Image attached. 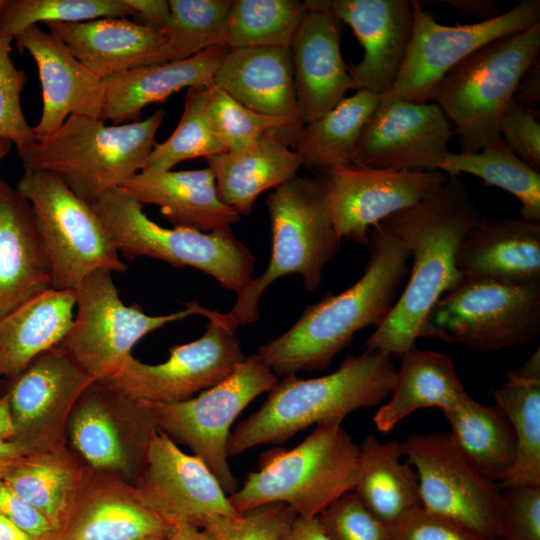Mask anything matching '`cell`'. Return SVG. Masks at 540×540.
<instances>
[{
	"label": "cell",
	"instance_id": "cell-1",
	"mask_svg": "<svg viewBox=\"0 0 540 540\" xmlns=\"http://www.w3.org/2000/svg\"><path fill=\"white\" fill-rule=\"evenodd\" d=\"M369 259L361 278L345 291L310 305L282 335L261 345L257 355L277 376L324 371L356 332L379 327L389 315L409 274L410 251L384 222L369 232Z\"/></svg>",
	"mask_w": 540,
	"mask_h": 540
},
{
	"label": "cell",
	"instance_id": "cell-5",
	"mask_svg": "<svg viewBox=\"0 0 540 540\" xmlns=\"http://www.w3.org/2000/svg\"><path fill=\"white\" fill-rule=\"evenodd\" d=\"M266 206L272 231L271 257L266 270L252 278L237 294L233 308L223 313L234 329L258 320L260 297L284 275H301L304 287L315 291L324 266L340 246L327 193L316 177L293 176L274 188Z\"/></svg>",
	"mask_w": 540,
	"mask_h": 540
},
{
	"label": "cell",
	"instance_id": "cell-60",
	"mask_svg": "<svg viewBox=\"0 0 540 540\" xmlns=\"http://www.w3.org/2000/svg\"><path fill=\"white\" fill-rule=\"evenodd\" d=\"M12 145L13 144L10 141L0 138V162L9 153Z\"/></svg>",
	"mask_w": 540,
	"mask_h": 540
},
{
	"label": "cell",
	"instance_id": "cell-31",
	"mask_svg": "<svg viewBox=\"0 0 540 540\" xmlns=\"http://www.w3.org/2000/svg\"><path fill=\"white\" fill-rule=\"evenodd\" d=\"M221 202L249 215L258 196L296 175L302 162L277 132H269L237 152L205 158Z\"/></svg>",
	"mask_w": 540,
	"mask_h": 540
},
{
	"label": "cell",
	"instance_id": "cell-4",
	"mask_svg": "<svg viewBox=\"0 0 540 540\" xmlns=\"http://www.w3.org/2000/svg\"><path fill=\"white\" fill-rule=\"evenodd\" d=\"M164 116L157 110L141 121L108 126L101 119L70 115L19 157L24 171L54 174L91 203L142 171Z\"/></svg>",
	"mask_w": 540,
	"mask_h": 540
},
{
	"label": "cell",
	"instance_id": "cell-37",
	"mask_svg": "<svg viewBox=\"0 0 540 540\" xmlns=\"http://www.w3.org/2000/svg\"><path fill=\"white\" fill-rule=\"evenodd\" d=\"M442 413L462 453L484 476L500 485L516 459L515 436L504 414L496 406L484 405L470 396Z\"/></svg>",
	"mask_w": 540,
	"mask_h": 540
},
{
	"label": "cell",
	"instance_id": "cell-2",
	"mask_svg": "<svg viewBox=\"0 0 540 540\" xmlns=\"http://www.w3.org/2000/svg\"><path fill=\"white\" fill-rule=\"evenodd\" d=\"M481 218L464 184L448 177L432 196L382 221L405 242L412 266L406 287L365 350L400 359L415 348L432 306L462 281L455 265L457 247Z\"/></svg>",
	"mask_w": 540,
	"mask_h": 540
},
{
	"label": "cell",
	"instance_id": "cell-6",
	"mask_svg": "<svg viewBox=\"0 0 540 540\" xmlns=\"http://www.w3.org/2000/svg\"><path fill=\"white\" fill-rule=\"evenodd\" d=\"M360 446L341 424L324 423L291 450L263 453L229 501L238 514L269 503H284L297 516L316 517L330 503L352 492Z\"/></svg>",
	"mask_w": 540,
	"mask_h": 540
},
{
	"label": "cell",
	"instance_id": "cell-40",
	"mask_svg": "<svg viewBox=\"0 0 540 540\" xmlns=\"http://www.w3.org/2000/svg\"><path fill=\"white\" fill-rule=\"evenodd\" d=\"M306 13L304 1L234 0L225 44L230 50L290 47Z\"/></svg>",
	"mask_w": 540,
	"mask_h": 540
},
{
	"label": "cell",
	"instance_id": "cell-33",
	"mask_svg": "<svg viewBox=\"0 0 540 540\" xmlns=\"http://www.w3.org/2000/svg\"><path fill=\"white\" fill-rule=\"evenodd\" d=\"M401 442H380L373 435L360 445L357 479L353 489L365 508L392 528L422 507L418 475L402 462Z\"/></svg>",
	"mask_w": 540,
	"mask_h": 540
},
{
	"label": "cell",
	"instance_id": "cell-27",
	"mask_svg": "<svg viewBox=\"0 0 540 540\" xmlns=\"http://www.w3.org/2000/svg\"><path fill=\"white\" fill-rule=\"evenodd\" d=\"M142 205L160 207L173 227L204 233L225 231L240 215L218 197L210 168L140 171L120 187Z\"/></svg>",
	"mask_w": 540,
	"mask_h": 540
},
{
	"label": "cell",
	"instance_id": "cell-49",
	"mask_svg": "<svg viewBox=\"0 0 540 540\" xmlns=\"http://www.w3.org/2000/svg\"><path fill=\"white\" fill-rule=\"evenodd\" d=\"M390 530L392 540H493L463 522L423 507Z\"/></svg>",
	"mask_w": 540,
	"mask_h": 540
},
{
	"label": "cell",
	"instance_id": "cell-50",
	"mask_svg": "<svg viewBox=\"0 0 540 540\" xmlns=\"http://www.w3.org/2000/svg\"><path fill=\"white\" fill-rule=\"evenodd\" d=\"M499 133L521 160L540 173V123L536 111L512 101L501 118Z\"/></svg>",
	"mask_w": 540,
	"mask_h": 540
},
{
	"label": "cell",
	"instance_id": "cell-36",
	"mask_svg": "<svg viewBox=\"0 0 540 540\" xmlns=\"http://www.w3.org/2000/svg\"><path fill=\"white\" fill-rule=\"evenodd\" d=\"M490 394L516 440L514 466L500 486H540V348Z\"/></svg>",
	"mask_w": 540,
	"mask_h": 540
},
{
	"label": "cell",
	"instance_id": "cell-59",
	"mask_svg": "<svg viewBox=\"0 0 540 540\" xmlns=\"http://www.w3.org/2000/svg\"><path fill=\"white\" fill-rule=\"evenodd\" d=\"M0 540H37L0 514Z\"/></svg>",
	"mask_w": 540,
	"mask_h": 540
},
{
	"label": "cell",
	"instance_id": "cell-39",
	"mask_svg": "<svg viewBox=\"0 0 540 540\" xmlns=\"http://www.w3.org/2000/svg\"><path fill=\"white\" fill-rule=\"evenodd\" d=\"M438 170L448 177L470 174L507 191L520 202L521 218L540 222V173L521 160L502 138L476 153L449 152Z\"/></svg>",
	"mask_w": 540,
	"mask_h": 540
},
{
	"label": "cell",
	"instance_id": "cell-54",
	"mask_svg": "<svg viewBox=\"0 0 540 540\" xmlns=\"http://www.w3.org/2000/svg\"><path fill=\"white\" fill-rule=\"evenodd\" d=\"M279 540H328L317 517L297 516Z\"/></svg>",
	"mask_w": 540,
	"mask_h": 540
},
{
	"label": "cell",
	"instance_id": "cell-9",
	"mask_svg": "<svg viewBox=\"0 0 540 540\" xmlns=\"http://www.w3.org/2000/svg\"><path fill=\"white\" fill-rule=\"evenodd\" d=\"M539 334L540 282L465 278L432 306L418 338L493 352L527 344Z\"/></svg>",
	"mask_w": 540,
	"mask_h": 540
},
{
	"label": "cell",
	"instance_id": "cell-62",
	"mask_svg": "<svg viewBox=\"0 0 540 540\" xmlns=\"http://www.w3.org/2000/svg\"><path fill=\"white\" fill-rule=\"evenodd\" d=\"M3 3H4V0H0V8L3 5Z\"/></svg>",
	"mask_w": 540,
	"mask_h": 540
},
{
	"label": "cell",
	"instance_id": "cell-10",
	"mask_svg": "<svg viewBox=\"0 0 540 540\" xmlns=\"http://www.w3.org/2000/svg\"><path fill=\"white\" fill-rule=\"evenodd\" d=\"M16 190L30 205L51 275V287L75 291L92 272L127 265L90 203L54 174L24 171Z\"/></svg>",
	"mask_w": 540,
	"mask_h": 540
},
{
	"label": "cell",
	"instance_id": "cell-24",
	"mask_svg": "<svg viewBox=\"0 0 540 540\" xmlns=\"http://www.w3.org/2000/svg\"><path fill=\"white\" fill-rule=\"evenodd\" d=\"M174 528L141 503L132 485L88 467L55 540H142Z\"/></svg>",
	"mask_w": 540,
	"mask_h": 540
},
{
	"label": "cell",
	"instance_id": "cell-55",
	"mask_svg": "<svg viewBox=\"0 0 540 540\" xmlns=\"http://www.w3.org/2000/svg\"><path fill=\"white\" fill-rule=\"evenodd\" d=\"M454 7L460 13L480 18V21L494 18L500 14L492 0H445L441 1Z\"/></svg>",
	"mask_w": 540,
	"mask_h": 540
},
{
	"label": "cell",
	"instance_id": "cell-7",
	"mask_svg": "<svg viewBox=\"0 0 540 540\" xmlns=\"http://www.w3.org/2000/svg\"><path fill=\"white\" fill-rule=\"evenodd\" d=\"M539 54L540 22L482 46L442 79L432 101L453 123L461 152L476 153L501 139V118Z\"/></svg>",
	"mask_w": 540,
	"mask_h": 540
},
{
	"label": "cell",
	"instance_id": "cell-56",
	"mask_svg": "<svg viewBox=\"0 0 540 540\" xmlns=\"http://www.w3.org/2000/svg\"><path fill=\"white\" fill-rule=\"evenodd\" d=\"M15 427L8 394L0 396V443H11L14 439Z\"/></svg>",
	"mask_w": 540,
	"mask_h": 540
},
{
	"label": "cell",
	"instance_id": "cell-16",
	"mask_svg": "<svg viewBox=\"0 0 540 540\" xmlns=\"http://www.w3.org/2000/svg\"><path fill=\"white\" fill-rule=\"evenodd\" d=\"M401 447L417 472L424 509L498 539L500 485L467 459L449 432L412 434Z\"/></svg>",
	"mask_w": 540,
	"mask_h": 540
},
{
	"label": "cell",
	"instance_id": "cell-43",
	"mask_svg": "<svg viewBox=\"0 0 540 540\" xmlns=\"http://www.w3.org/2000/svg\"><path fill=\"white\" fill-rule=\"evenodd\" d=\"M208 115L226 152H237L269 132H277L294 147L304 126L301 121L258 113L213 84L209 86Z\"/></svg>",
	"mask_w": 540,
	"mask_h": 540
},
{
	"label": "cell",
	"instance_id": "cell-46",
	"mask_svg": "<svg viewBox=\"0 0 540 540\" xmlns=\"http://www.w3.org/2000/svg\"><path fill=\"white\" fill-rule=\"evenodd\" d=\"M12 41L0 34V138L10 141L21 154L36 139L21 107L20 96L27 75L14 65L10 57Z\"/></svg>",
	"mask_w": 540,
	"mask_h": 540
},
{
	"label": "cell",
	"instance_id": "cell-25",
	"mask_svg": "<svg viewBox=\"0 0 540 540\" xmlns=\"http://www.w3.org/2000/svg\"><path fill=\"white\" fill-rule=\"evenodd\" d=\"M46 25L80 62L102 79L135 68L166 63L165 32L141 22L106 17Z\"/></svg>",
	"mask_w": 540,
	"mask_h": 540
},
{
	"label": "cell",
	"instance_id": "cell-17",
	"mask_svg": "<svg viewBox=\"0 0 540 540\" xmlns=\"http://www.w3.org/2000/svg\"><path fill=\"white\" fill-rule=\"evenodd\" d=\"M323 185L336 233L368 246L369 228L432 196L448 180L439 171H394L349 163L315 176Z\"/></svg>",
	"mask_w": 540,
	"mask_h": 540
},
{
	"label": "cell",
	"instance_id": "cell-32",
	"mask_svg": "<svg viewBox=\"0 0 540 540\" xmlns=\"http://www.w3.org/2000/svg\"><path fill=\"white\" fill-rule=\"evenodd\" d=\"M76 293L46 289L0 318V379L19 374L62 343L74 318Z\"/></svg>",
	"mask_w": 540,
	"mask_h": 540
},
{
	"label": "cell",
	"instance_id": "cell-15",
	"mask_svg": "<svg viewBox=\"0 0 540 540\" xmlns=\"http://www.w3.org/2000/svg\"><path fill=\"white\" fill-rule=\"evenodd\" d=\"M208 319L204 334L192 342L169 348V358L146 364L132 355L107 381L128 397L148 404H171L209 389L234 372L246 356L236 329L223 313L203 307Z\"/></svg>",
	"mask_w": 540,
	"mask_h": 540
},
{
	"label": "cell",
	"instance_id": "cell-51",
	"mask_svg": "<svg viewBox=\"0 0 540 540\" xmlns=\"http://www.w3.org/2000/svg\"><path fill=\"white\" fill-rule=\"evenodd\" d=\"M0 514L37 540H55L57 531L32 505L0 479Z\"/></svg>",
	"mask_w": 540,
	"mask_h": 540
},
{
	"label": "cell",
	"instance_id": "cell-12",
	"mask_svg": "<svg viewBox=\"0 0 540 540\" xmlns=\"http://www.w3.org/2000/svg\"><path fill=\"white\" fill-rule=\"evenodd\" d=\"M278 377L257 354L250 355L232 374L197 397L171 404H150L158 429L176 444L189 447L211 470L230 496L239 488L226 454L230 428L241 411L268 392Z\"/></svg>",
	"mask_w": 540,
	"mask_h": 540
},
{
	"label": "cell",
	"instance_id": "cell-26",
	"mask_svg": "<svg viewBox=\"0 0 540 540\" xmlns=\"http://www.w3.org/2000/svg\"><path fill=\"white\" fill-rule=\"evenodd\" d=\"M455 265L463 279L540 282V222L482 217L462 237Z\"/></svg>",
	"mask_w": 540,
	"mask_h": 540
},
{
	"label": "cell",
	"instance_id": "cell-3",
	"mask_svg": "<svg viewBox=\"0 0 540 540\" xmlns=\"http://www.w3.org/2000/svg\"><path fill=\"white\" fill-rule=\"evenodd\" d=\"M396 379L392 357L367 350L347 356L336 371L325 376L284 377L268 391L262 406L230 433L227 457L258 445L282 444L313 424H341L352 411L385 400Z\"/></svg>",
	"mask_w": 540,
	"mask_h": 540
},
{
	"label": "cell",
	"instance_id": "cell-28",
	"mask_svg": "<svg viewBox=\"0 0 540 540\" xmlns=\"http://www.w3.org/2000/svg\"><path fill=\"white\" fill-rule=\"evenodd\" d=\"M230 49L207 48L186 59L135 68L104 79L105 101L101 120L115 125L136 122L142 109L164 102L187 88L207 87Z\"/></svg>",
	"mask_w": 540,
	"mask_h": 540
},
{
	"label": "cell",
	"instance_id": "cell-23",
	"mask_svg": "<svg viewBox=\"0 0 540 540\" xmlns=\"http://www.w3.org/2000/svg\"><path fill=\"white\" fill-rule=\"evenodd\" d=\"M307 13L290 50L297 114L306 124L335 107L353 89L340 51L343 22L320 0H306Z\"/></svg>",
	"mask_w": 540,
	"mask_h": 540
},
{
	"label": "cell",
	"instance_id": "cell-22",
	"mask_svg": "<svg viewBox=\"0 0 540 540\" xmlns=\"http://www.w3.org/2000/svg\"><path fill=\"white\" fill-rule=\"evenodd\" d=\"M20 53L34 59L42 88V113L33 133L36 141L54 134L70 115L101 119L104 79L91 72L55 35L32 26L13 39Z\"/></svg>",
	"mask_w": 540,
	"mask_h": 540
},
{
	"label": "cell",
	"instance_id": "cell-42",
	"mask_svg": "<svg viewBox=\"0 0 540 540\" xmlns=\"http://www.w3.org/2000/svg\"><path fill=\"white\" fill-rule=\"evenodd\" d=\"M208 92L209 86L188 89L176 129L167 140L155 143L142 171H168L184 160L226 152L208 115Z\"/></svg>",
	"mask_w": 540,
	"mask_h": 540
},
{
	"label": "cell",
	"instance_id": "cell-21",
	"mask_svg": "<svg viewBox=\"0 0 540 540\" xmlns=\"http://www.w3.org/2000/svg\"><path fill=\"white\" fill-rule=\"evenodd\" d=\"M351 27L364 49L362 60L348 67L353 89L387 93L403 67L414 26L410 0H320Z\"/></svg>",
	"mask_w": 540,
	"mask_h": 540
},
{
	"label": "cell",
	"instance_id": "cell-18",
	"mask_svg": "<svg viewBox=\"0 0 540 540\" xmlns=\"http://www.w3.org/2000/svg\"><path fill=\"white\" fill-rule=\"evenodd\" d=\"M7 381L15 427L12 442L31 454L66 446L72 409L95 379L59 344Z\"/></svg>",
	"mask_w": 540,
	"mask_h": 540
},
{
	"label": "cell",
	"instance_id": "cell-34",
	"mask_svg": "<svg viewBox=\"0 0 540 540\" xmlns=\"http://www.w3.org/2000/svg\"><path fill=\"white\" fill-rule=\"evenodd\" d=\"M400 359L391 398L373 418L380 432L391 431L417 410L434 407L444 411L469 397L449 354L415 347Z\"/></svg>",
	"mask_w": 540,
	"mask_h": 540
},
{
	"label": "cell",
	"instance_id": "cell-30",
	"mask_svg": "<svg viewBox=\"0 0 540 540\" xmlns=\"http://www.w3.org/2000/svg\"><path fill=\"white\" fill-rule=\"evenodd\" d=\"M212 84L258 113L301 121L296 108L290 47L230 50Z\"/></svg>",
	"mask_w": 540,
	"mask_h": 540
},
{
	"label": "cell",
	"instance_id": "cell-19",
	"mask_svg": "<svg viewBox=\"0 0 540 540\" xmlns=\"http://www.w3.org/2000/svg\"><path fill=\"white\" fill-rule=\"evenodd\" d=\"M133 487L141 503L173 527L201 528L212 515H241L207 465L160 430L153 435L145 467Z\"/></svg>",
	"mask_w": 540,
	"mask_h": 540
},
{
	"label": "cell",
	"instance_id": "cell-53",
	"mask_svg": "<svg viewBox=\"0 0 540 540\" xmlns=\"http://www.w3.org/2000/svg\"><path fill=\"white\" fill-rule=\"evenodd\" d=\"M134 12V17L147 24L164 31L169 18V1L165 0H125Z\"/></svg>",
	"mask_w": 540,
	"mask_h": 540
},
{
	"label": "cell",
	"instance_id": "cell-13",
	"mask_svg": "<svg viewBox=\"0 0 540 540\" xmlns=\"http://www.w3.org/2000/svg\"><path fill=\"white\" fill-rule=\"evenodd\" d=\"M75 293L76 315L61 346L95 380L110 379L145 335L168 323L201 315L203 309L191 301L182 311L147 315L135 305H124L108 270L89 274Z\"/></svg>",
	"mask_w": 540,
	"mask_h": 540
},
{
	"label": "cell",
	"instance_id": "cell-61",
	"mask_svg": "<svg viewBox=\"0 0 540 540\" xmlns=\"http://www.w3.org/2000/svg\"><path fill=\"white\" fill-rule=\"evenodd\" d=\"M169 534L156 535V536L148 537V538H145V539H142V540H166V538L168 537Z\"/></svg>",
	"mask_w": 540,
	"mask_h": 540
},
{
	"label": "cell",
	"instance_id": "cell-52",
	"mask_svg": "<svg viewBox=\"0 0 540 540\" xmlns=\"http://www.w3.org/2000/svg\"><path fill=\"white\" fill-rule=\"evenodd\" d=\"M513 102L535 111L540 102V54L524 71L516 88Z\"/></svg>",
	"mask_w": 540,
	"mask_h": 540
},
{
	"label": "cell",
	"instance_id": "cell-11",
	"mask_svg": "<svg viewBox=\"0 0 540 540\" xmlns=\"http://www.w3.org/2000/svg\"><path fill=\"white\" fill-rule=\"evenodd\" d=\"M158 430L150 404L128 397L107 380H95L74 405L65 439L89 468L134 486Z\"/></svg>",
	"mask_w": 540,
	"mask_h": 540
},
{
	"label": "cell",
	"instance_id": "cell-35",
	"mask_svg": "<svg viewBox=\"0 0 540 540\" xmlns=\"http://www.w3.org/2000/svg\"><path fill=\"white\" fill-rule=\"evenodd\" d=\"M87 469L66 445L25 455L2 480L37 509L58 533L71 514Z\"/></svg>",
	"mask_w": 540,
	"mask_h": 540
},
{
	"label": "cell",
	"instance_id": "cell-47",
	"mask_svg": "<svg viewBox=\"0 0 540 540\" xmlns=\"http://www.w3.org/2000/svg\"><path fill=\"white\" fill-rule=\"evenodd\" d=\"M316 517L328 540H392L390 528L354 492L344 493Z\"/></svg>",
	"mask_w": 540,
	"mask_h": 540
},
{
	"label": "cell",
	"instance_id": "cell-8",
	"mask_svg": "<svg viewBox=\"0 0 540 540\" xmlns=\"http://www.w3.org/2000/svg\"><path fill=\"white\" fill-rule=\"evenodd\" d=\"M118 253L126 259L150 257L177 268L201 270L237 294L252 279L256 258L232 229L200 232L165 228L150 220L143 205L122 188L110 190L90 203Z\"/></svg>",
	"mask_w": 540,
	"mask_h": 540
},
{
	"label": "cell",
	"instance_id": "cell-48",
	"mask_svg": "<svg viewBox=\"0 0 540 540\" xmlns=\"http://www.w3.org/2000/svg\"><path fill=\"white\" fill-rule=\"evenodd\" d=\"M497 540H540V486L503 487Z\"/></svg>",
	"mask_w": 540,
	"mask_h": 540
},
{
	"label": "cell",
	"instance_id": "cell-20",
	"mask_svg": "<svg viewBox=\"0 0 540 540\" xmlns=\"http://www.w3.org/2000/svg\"><path fill=\"white\" fill-rule=\"evenodd\" d=\"M449 121L434 102L381 100L368 118L353 163L394 171H434L450 152Z\"/></svg>",
	"mask_w": 540,
	"mask_h": 540
},
{
	"label": "cell",
	"instance_id": "cell-44",
	"mask_svg": "<svg viewBox=\"0 0 540 540\" xmlns=\"http://www.w3.org/2000/svg\"><path fill=\"white\" fill-rule=\"evenodd\" d=\"M134 16L125 0H4L0 34L14 39L38 23H77L98 18Z\"/></svg>",
	"mask_w": 540,
	"mask_h": 540
},
{
	"label": "cell",
	"instance_id": "cell-14",
	"mask_svg": "<svg viewBox=\"0 0 540 540\" xmlns=\"http://www.w3.org/2000/svg\"><path fill=\"white\" fill-rule=\"evenodd\" d=\"M414 26L401 72L381 100L427 103L456 65L477 49L502 36L521 32L540 22V1L521 0L507 12L472 24L443 25L419 1H411Z\"/></svg>",
	"mask_w": 540,
	"mask_h": 540
},
{
	"label": "cell",
	"instance_id": "cell-45",
	"mask_svg": "<svg viewBox=\"0 0 540 540\" xmlns=\"http://www.w3.org/2000/svg\"><path fill=\"white\" fill-rule=\"evenodd\" d=\"M297 517L284 503H269L237 517L212 515L203 529L215 540H279Z\"/></svg>",
	"mask_w": 540,
	"mask_h": 540
},
{
	"label": "cell",
	"instance_id": "cell-57",
	"mask_svg": "<svg viewBox=\"0 0 540 540\" xmlns=\"http://www.w3.org/2000/svg\"><path fill=\"white\" fill-rule=\"evenodd\" d=\"M26 452L15 443H0V479L19 463Z\"/></svg>",
	"mask_w": 540,
	"mask_h": 540
},
{
	"label": "cell",
	"instance_id": "cell-58",
	"mask_svg": "<svg viewBox=\"0 0 540 540\" xmlns=\"http://www.w3.org/2000/svg\"><path fill=\"white\" fill-rule=\"evenodd\" d=\"M166 540H215L212 535L203 528L180 524L168 535Z\"/></svg>",
	"mask_w": 540,
	"mask_h": 540
},
{
	"label": "cell",
	"instance_id": "cell-41",
	"mask_svg": "<svg viewBox=\"0 0 540 540\" xmlns=\"http://www.w3.org/2000/svg\"><path fill=\"white\" fill-rule=\"evenodd\" d=\"M165 62L189 58L218 45H226L233 0H170Z\"/></svg>",
	"mask_w": 540,
	"mask_h": 540
},
{
	"label": "cell",
	"instance_id": "cell-38",
	"mask_svg": "<svg viewBox=\"0 0 540 540\" xmlns=\"http://www.w3.org/2000/svg\"><path fill=\"white\" fill-rule=\"evenodd\" d=\"M379 101L380 95L358 90L304 124L293 147L302 166L320 172L353 163L362 130Z\"/></svg>",
	"mask_w": 540,
	"mask_h": 540
},
{
	"label": "cell",
	"instance_id": "cell-29",
	"mask_svg": "<svg viewBox=\"0 0 540 540\" xmlns=\"http://www.w3.org/2000/svg\"><path fill=\"white\" fill-rule=\"evenodd\" d=\"M52 288L28 202L0 176V318Z\"/></svg>",
	"mask_w": 540,
	"mask_h": 540
}]
</instances>
